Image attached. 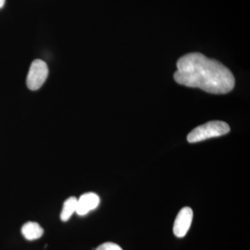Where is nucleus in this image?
I'll return each instance as SVG.
<instances>
[{
  "label": "nucleus",
  "mask_w": 250,
  "mask_h": 250,
  "mask_svg": "<svg viewBox=\"0 0 250 250\" xmlns=\"http://www.w3.org/2000/svg\"><path fill=\"white\" fill-rule=\"evenodd\" d=\"M230 127L228 123L223 121H210L195 128L188 135L189 143L201 142L211 138L219 137L228 134Z\"/></svg>",
  "instance_id": "nucleus-2"
},
{
  "label": "nucleus",
  "mask_w": 250,
  "mask_h": 250,
  "mask_svg": "<svg viewBox=\"0 0 250 250\" xmlns=\"http://www.w3.org/2000/svg\"><path fill=\"white\" fill-rule=\"evenodd\" d=\"M100 199L94 192H87L83 194L77 199L76 213L80 215H85L90 211L98 208L100 205Z\"/></svg>",
  "instance_id": "nucleus-5"
},
{
  "label": "nucleus",
  "mask_w": 250,
  "mask_h": 250,
  "mask_svg": "<svg viewBox=\"0 0 250 250\" xmlns=\"http://www.w3.org/2000/svg\"><path fill=\"white\" fill-rule=\"evenodd\" d=\"M4 4L5 0H0V9H1L4 6Z\"/></svg>",
  "instance_id": "nucleus-9"
},
{
  "label": "nucleus",
  "mask_w": 250,
  "mask_h": 250,
  "mask_svg": "<svg viewBox=\"0 0 250 250\" xmlns=\"http://www.w3.org/2000/svg\"><path fill=\"white\" fill-rule=\"evenodd\" d=\"M77 199L75 197H70L64 202L63 207L60 218L62 222L70 220L74 213H76Z\"/></svg>",
  "instance_id": "nucleus-7"
},
{
  "label": "nucleus",
  "mask_w": 250,
  "mask_h": 250,
  "mask_svg": "<svg viewBox=\"0 0 250 250\" xmlns=\"http://www.w3.org/2000/svg\"><path fill=\"white\" fill-rule=\"evenodd\" d=\"M47 63L41 59H36L31 63L28 73L27 85L31 90H39L45 83L48 76Z\"/></svg>",
  "instance_id": "nucleus-3"
},
{
  "label": "nucleus",
  "mask_w": 250,
  "mask_h": 250,
  "mask_svg": "<svg viewBox=\"0 0 250 250\" xmlns=\"http://www.w3.org/2000/svg\"><path fill=\"white\" fill-rule=\"evenodd\" d=\"M95 250H123L121 247L116 244V243H103V244L100 245Z\"/></svg>",
  "instance_id": "nucleus-8"
},
{
  "label": "nucleus",
  "mask_w": 250,
  "mask_h": 250,
  "mask_svg": "<svg viewBox=\"0 0 250 250\" xmlns=\"http://www.w3.org/2000/svg\"><path fill=\"white\" fill-rule=\"evenodd\" d=\"M193 211L190 207H184L180 210L174 220L173 231L178 238H183L187 234L191 226Z\"/></svg>",
  "instance_id": "nucleus-4"
},
{
  "label": "nucleus",
  "mask_w": 250,
  "mask_h": 250,
  "mask_svg": "<svg viewBox=\"0 0 250 250\" xmlns=\"http://www.w3.org/2000/svg\"><path fill=\"white\" fill-rule=\"evenodd\" d=\"M174 79L179 84L198 88L207 93L226 94L233 90L232 72L218 61L194 52L181 57Z\"/></svg>",
  "instance_id": "nucleus-1"
},
{
  "label": "nucleus",
  "mask_w": 250,
  "mask_h": 250,
  "mask_svg": "<svg viewBox=\"0 0 250 250\" xmlns=\"http://www.w3.org/2000/svg\"><path fill=\"white\" fill-rule=\"evenodd\" d=\"M22 234L28 241H34L40 238L43 235V229L41 228L39 223L34 222H27L23 225Z\"/></svg>",
  "instance_id": "nucleus-6"
}]
</instances>
